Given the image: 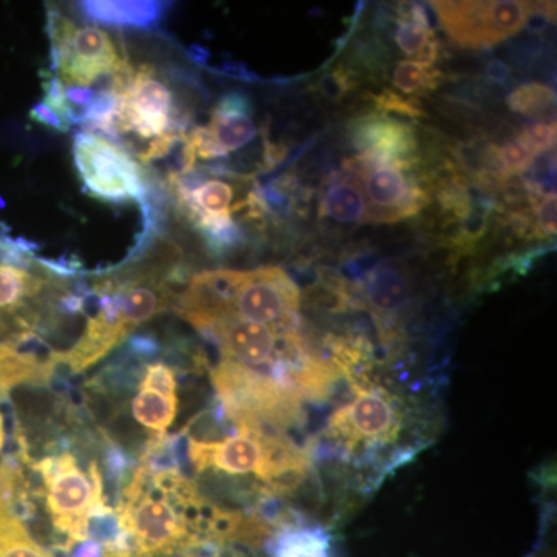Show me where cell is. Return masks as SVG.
I'll return each mask as SVG.
<instances>
[{
  "mask_svg": "<svg viewBox=\"0 0 557 557\" xmlns=\"http://www.w3.org/2000/svg\"><path fill=\"white\" fill-rule=\"evenodd\" d=\"M274 557H332L330 537L318 528H293L277 537Z\"/></svg>",
  "mask_w": 557,
  "mask_h": 557,
  "instance_id": "cell-19",
  "label": "cell"
},
{
  "mask_svg": "<svg viewBox=\"0 0 557 557\" xmlns=\"http://www.w3.org/2000/svg\"><path fill=\"white\" fill-rule=\"evenodd\" d=\"M84 17L112 27L150 28L163 17L161 2H81Z\"/></svg>",
  "mask_w": 557,
  "mask_h": 557,
  "instance_id": "cell-14",
  "label": "cell"
},
{
  "mask_svg": "<svg viewBox=\"0 0 557 557\" xmlns=\"http://www.w3.org/2000/svg\"><path fill=\"white\" fill-rule=\"evenodd\" d=\"M531 218H533L534 237L536 240L552 239L556 236V194L547 193L542 196H531Z\"/></svg>",
  "mask_w": 557,
  "mask_h": 557,
  "instance_id": "cell-23",
  "label": "cell"
},
{
  "mask_svg": "<svg viewBox=\"0 0 557 557\" xmlns=\"http://www.w3.org/2000/svg\"><path fill=\"white\" fill-rule=\"evenodd\" d=\"M366 299L376 317H391L409 299V278L403 267L383 265L366 278Z\"/></svg>",
  "mask_w": 557,
  "mask_h": 557,
  "instance_id": "cell-15",
  "label": "cell"
},
{
  "mask_svg": "<svg viewBox=\"0 0 557 557\" xmlns=\"http://www.w3.org/2000/svg\"><path fill=\"white\" fill-rule=\"evenodd\" d=\"M355 86L357 81L354 72L341 65V67L329 70L322 78H319L317 90L322 97L336 102L344 100L350 91H354Z\"/></svg>",
  "mask_w": 557,
  "mask_h": 557,
  "instance_id": "cell-25",
  "label": "cell"
},
{
  "mask_svg": "<svg viewBox=\"0 0 557 557\" xmlns=\"http://www.w3.org/2000/svg\"><path fill=\"white\" fill-rule=\"evenodd\" d=\"M30 116L33 120L38 121V123L44 124V126L51 127V129L60 132L70 129L67 124H65L49 106L44 104V102H39V104H36L35 108L32 109Z\"/></svg>",
  "mask_w": 557,
  "mask_h": 557,
  "instance_id": "cell-27",
  "label": "cell"
},
{
  "mask_svg": "<svg viewBox=\"0 0 557 557\" xmlns=\"http://www.w3.org/2000/svg\"><path fill=\"white\" fill-rule=\"evenodd\" d=\"M57 361L42 359L32 351L0 344V392L7 394L22 384H49L54 379Z\"/></svg>",
  "mask_w": 557,
  "mask_h": 557,
  "instance_id": "cell-13",
  "label": "cell"
},
{
  "mask_svg": "<svg viewBox=\"0 0 557 557\" xmlns=\"http://www.w3.org/2000/svg\"><path fill=\"white\" fill-rule=\"evenodd\" d=\"M511 75V69L508 67L505 62L502 61H491L490 65H487V76H490L491 81L494 83H505Z\"/></svg>",
  "mask_w": 557,
  "mask_h": 557,
  "instance_id": "cell-29",
  "label": "cell"
},
{
  "mask_svg": "<svg viewBox=\"0 0 557 557\" xmlns=\"http://www.w3.org/2000/svg\"><path fill=\"white\" fill-rule=\"evenodd\" d=\"M394 39L406 57L416 58L420 64L431 67L438 61L440 42L423 7L412 5L401 10Z\"/></svg>",
  "mask_w": 557,
  "mask_h": 557,
  "instance_id": "cell-12",
  "label": "cell"
},
{
  "mask_svg": "<svg viewBox=\"0 0 557 557\" xmlns=\"http://www.w3.org/2000/svg\"><path fill=\"white\" fill-rule=\"evenodd\" d=\"M319 218L339 226H358L369 222V208L357 180L344 172L329 180L321 193Z\"/></svg>",
  "mask_w": 557,
  "mask_h": 557,
  "instance_id": "cell-11",
  "label": "cell"
},
{
  "mask_svg": "<svg viewBox=\"0 0 557 557\" xmlns=\"http://www.w3.org/2000/svg\"><path fill=\"white\" fill-rule=\"evenodd\" d=\"M416 166L380 163L354 157L344 172L357 180L369 208V222L395 223L416 218L429 203L428 190L416 178Z\"/></svg>",
  "mask_w": 557,
  "mask_h": 557,
  "instance_id": "cell-8",
  "label": "cell"
},
{
  "mask_svg": "<svg viewBox=\"0 0 557 557\" xmlns=\"http://www.w3.org/2000/svg\"><path fill=\"white\" fill-rule=\"evenodd\" d=\"M518 141L534 157L552 152L556 148V121L530 124L520 132Z\"/></svg>",
  "mask_w": 557,
  "mask_h": 557,
  "instance_id": "cell-24",
  "label": "cell"
},
{
  "mask_svg": "<svg viewBox=\"0 0 557 557\" xmlns=\"http://www.w3.org/2000/svg\"><path fill=\"white\" fill-rule=\"evenodd\" d=\"M348 137L362 159L409 168L420 159L413 127L384 113L355 119L348 124Z\"/></svg>",
  "mask_w": 557,
  "mask_h": 557,
  "instance_id": "cell-10",
  "label": "cell"
},
{
  "mask_svg": "<svg viewBox=\"0 0 557 557\" xmlns=\"http://www.w3.org/2000/svg\"><path fill=\"white\" fill-rule=\"evenodd\" d=\"M3 443H5V428H3V417L0 413V449L3 448Z\"/></svg>",
  "mask_w": 557,
  "mask_h": 557,
  "instance_id": "cell-30",
  "label": "cell"
},
{
  "mask_svg": "<svg viewBox=\"0 0 557 557\" xmlns=\"http://www.w3.org/2000/svg\"><path fill=\"white\" fill-rule=\"evenodd\" d=\"M443 30L465 49H490L525 27L533 3L522 0L491 2H431Z\"/></svg>",
  "mask_w": 557,
  "mask_h": 557,
  "instance_id": "cell-7",
  "label": "cell"
},
{
  "mask_svg": "<svg viewBox=\"0 0 557 557\" xmlns=\"http://www.w3.org/2000/svg\"><path fill=\"white\" fill-rule=\"evenodd\" d=\"M49 278L38 276L16 263L0 260V310L16 311L25 300L40 295Z\"/></svg>",
  "mask_w": 557,
  "mask_h": 557,
  "instance_id": "cell-17",
  "label": "cell"
},
{
  "mask_svg": "<svg viewBox=\"0 0 557 557\" xmlns=\"http://www.w3.org/2000/svg\"><path fill=\"white\" fill-rule=\"evenodd\" d=\"M494 166H496L498 182H507L531 170L534 163V156L522 145L515 141L504 143L502 146H493Z\"/></svg>",
  "mask_w": 557,
  "mask_h": 557,
  "instance_id": "cell-22",
  "label": "cell"
},
{
  "mask_svg": "<svg viewBox=\"0 0 557 557\" xmlns=\"http://www.w3.org/2000/svg\"><path fill=\"white\" fill-rule=\"evenodd\" d=\"M102 545L98 542L87 539V541L79 542L76 547L72 548L69 553V557H102Z\"/></svg>",
  "mask_w": 557,
  "mask_h": 557,
  "instance_id": "cell-28",
  "label": "cell"
},
{
  "mask_svg": "<svg viewBox=\"0 0 557 557\" xmlns=\"http://www.w3.org/2000/svg\"><path fill=\"white\" fill-rule=\"evenodd\" d=\"M178 412V395L163 394L150 387L138 386L132 399L135 421L153 435H166Z\"/></svg>",
  "mask_w": 557,
  "mask_h": 557,
  "instance_id": "cell-16",
  "label": "cell"
},
{
  "mask_svg": "<svg viewBox=\"0 0 557 557\" xmlns=\"http://www.w3.org/2000/svg\"><path fill=\"white\" fill-rule=\"evenodd\" d=\"M193 483L180 494L164 493L149 480V468L139 461L116 500L120 528L134 542L135 557L172 556L190 537L188 515L203 504Z\"/></svg>",
  "mask_w": 557,
  "mask_h": 557,
  "instance_id": "cell-2",
  "label": "cell"
},
{
  "mask_svg": "<svg viewBox=\"0 0 557 557\" xmlns=\"http://www.w3.org/2000/svg\"><path fill=\"white\" fill-rule=\"evenodd\" d=\"M50 35L58 73L54 79L61 86L95 90L102 83L115 97L119 81L131 65L121 57L109 33L50 14Z\"/></svg>",
  "mask_w": 557,
  "mask_h": 557,
  "instance_id": "cell-5",
  "label": "cell"
},
{
  "mask_svg": "<svg viewBox=\"0 0 557 557\" xmlns=\"http://www.w3.org/2000/svg\"><path fill=\"white\" fill-rule=\"evenodd\" d=\"M443 75L437 69L428 67L417 61H401L395 65L392 73V84L399 95H428L429 91L438 89Z\"/></svg>",
  "mask_w": 557,
  "mask_h": 557,
  "instance_id": "cell-20",
  "label": "cell"
},
{
  "mask_svg": "<svg viewBox=\"0 0 557 557\" xmlns=\"http://www.w3.org/2000/svg\"><path fill=\"white\" fill-rule=\"evenodd\" d=\"M214 278L225 319L236 317L284 333L299 332L300 292L284 270H215Z\"/></svg>",
  "mask_w": 557,
  "mask_h": 557,
  "instance_id": "cell-4",
  "label": "cell"
},
{
  "mask_svg": "<svg viewBox=\"0 0 557 557\" xmlns=\"http://www.w3.org/2000/svg\"><path fill=\"white\" fill-rule=\"evenodd\" d=\"M376 109L381 112H394L398 115L408 116V119H421L426 115L424 110L421 109L420 102L413 98H405L403 95L395 94V91L384 90L383 94L376 95L373 98Z\"/></svg>",
  "mask_w": 557,
  "mask_h": 557,
  "instance_id": "cell-26",
  "label": "cell"
},
{
  "mask_svg": "<svg viewBox=\"0 0 557 557\" xmlns=\"http://www.w3.org/2000/svg\"><path fill=\"white\" fill-rule=\"evenodd\" d=\"M185 109L170 83L149 65L132 69L127 86L115 100L106 134L129 141L139 160L166 156L185 137Z\"/></svg>",
  "mask_w": 557,
  "mask_h": 557,
  "instance_id": "cell-1",
  "label": "cell"
},
{
  "mask_svg": "<svg viewBox=\"0 0 557 557\" xmlns=\"http://www.w3.org/2000/svg\"><path fill=\"white\" fill-rule=\"evenodd\" d=\"M28 465L42 479L51 527L54 533L64 537V555H69L76 544L89 539L87 528L91 509L109 505L98 461L91 458L87 469L89 475L79 468L75 456L69 450Z\"/></svg>",
  "mask_w": 557,
  "mask_h": 557,
  "instance_id": "cell-3",
  "label": "cell"
},
{
  "mask_svg": "<svg viewBox=\"0 0 557 557\" xmlns=\"http://www.w3.org/2000/svg\"><path fill=\"white\" fill-rule=\"evenodd\" d=\"M508 108L515 113L527 116L544 115L555 109L556 95L541 83L520 84L509 94Z\"/></svg>",
  "mask_w": 557,
  "mask_h": 557,
  "instance_id": "cell-21",
  "label": "cell"
},
{
  "mask_svg": "<svg viewBox=\"0 0 557 557\" xmlns=\"http://www.w3.org/2000/svg\"><path fill=\"white\" fill-rule=\"evenodd\" d=\"M73 159L90 196L109 203L146 200L145 172L120 145L95 132H79L73 145Z\"/></svg>",
  "mask_w": 557,
  "mask_h": 557,
  "instance_id": "cell-6",
  "label": "cell"
},
{
  "mask_svg": "<svg viewBox=\"0 0 557 557\" xmlns=\"http://www.w3.org/2000/svg\"><path fill=\"white\" fill-rule=\"evenodd\" d=\"M0 557H54L9 509L0 508Z\"/></svg>",
  "mask_w": 557,
  "mask_h": 557,
  "instance_id": "cell-18",
  "label": "cell"
},
{
  "mask_svg": "<svg viewBox=\"0 0 557 557\" xmlns=\"http://www.w3.org/2000/svg\"><path fill=\"white\" fill-rule=\"evenodd\" d=\"M354 399L329 420L327 437L347 450L372 449L398 437L401 413L386 388L354 384Z\"/></svg>",
  "mask_w": 557,
  "mask_h": 557,
  "instance_id": "cell-9",
  "label": "cell"
}]
</instances>
